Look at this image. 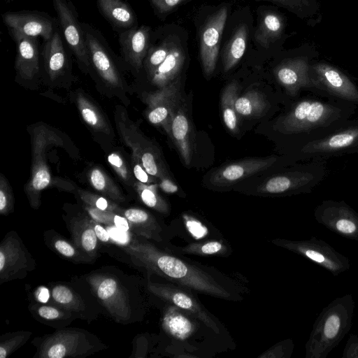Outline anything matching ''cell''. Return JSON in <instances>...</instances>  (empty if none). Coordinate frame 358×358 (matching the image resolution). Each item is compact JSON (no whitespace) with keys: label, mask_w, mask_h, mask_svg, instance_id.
Listing matches in <instances>:
<instances>
[{"label":"cell","mask_w":358,"mask_h":358,"mask_svg":"<svg viewBox=\"0 0 358 358\" xmlns=\"http://www.w3.org/2000/svg\"><path fill=\"white\" fill-rule=\"evenodd\" d=\"M140 237H134L122 245V250L135 266L190 291L223 299L231 298L230 292L208 273Z\"/></svg>","instance_id":"obj_1"},{"label":"cell","mask_w":358,"mask_h":358,"mask_svg":"<svg viewBox=\"0 0 358 358\" xmlns=\"http://www.w3.org/2000/svg\"><path fill=\"white\" fill-rule=\"evenodd\" d=\"M357 108L354 103L310 93L295 101L274 127L282 136L295 139L297 145L335 130L350 120Z\"/></svg>","instance_id":"obj_2"},{"label":"cell","mask_w":358,"mask_h":358,"mask_svg":"<svg viewBox=\"0 0 358 358\" xmlns=\"http://www.w3.org/2000/svg\"><path fill=\"white\" fill-rule=\"evenodd\" d=\"M102 308L116 322L130 324L138 320L140 294L137 280L114 266H104L80 277Z\"/></svg>","instance_id":"obj_3"},{"label":"cell","mask_w":358,"mask_h":358,"mask_svg":"<svg viewBox=\"0 0 358 358\" xmlns=\"http://www.w3.org/2000/svg\"><path fill=\"white\" fill-rule=\"evenodd\" d=\"M355 307L353 295L348 294L323 308L306 342V358H327L351 329Z\"/></svg>","instance_id":"obj_4"},{"label":"cell","mask_w":358,"mask_h":358,"mask_svg":"<svg viewBox=\"0 0 358 358\" xmlns=\"http://www.w3.org/2000/svg\"><path fill=\"white\" fill-rule=\"evenodd\" d=\"M33 343L36 348L34 357L38 358H84L108 348L90 331L67 327L36 338Z\"/></svg>","instance_id":"obj_5"},{"label":"cell","mask_w":358,"mask_h":358,"mask_svg":"<svg viewBox=\"0 0 358 358\" xmlns=\"http://www.w3.org/2000/svg\"><path fill=\"white\" fill-rule=\"evenodd\" d=\"M358 153V119H350L335 130L297 144L294 155L299 160L327 159Z\"/></svg>","instance_id":"obj_6"},{"label":"cell","mask_w":358,"mask_h":358,"mask_svg":"<svg viewBox=\"0 0 358 358\" xmlns=\"http://www.w3.org/2000/svg\"><path fill=\"white\" fill-rule=\"evenodd\" d=\"M89 52L92 73L106 87L123 91L126 84L118 59L102 33L89 23L81 22Z\"/></svg>","instance_id":"obj_7"},{"label":"cell","mask_w":358,"mask_h":358,"mask_svg":"<svg viewBox=\"0 0 358 358\" xmlns=\"http://www.w3.org/2000/svg\"><path fill=\"white\" fill-rule=\"evenodd\" d=\"M327 173V160H310L269 178L258 187V192L268 194H308L322 182Z\"/></svg>","instance_id":"obj_8"},{"label":"cell","mask_w":358,"mask_h":358,"mask_svg":"<svg viewBox=\"0 0 358 358\" xmlns=\"http://www.w3.org/2000/svg\"><path fill=\"white\" fill-rule=\"evenodd\" d=\"M59 139L56 132L44 125L36 126L31 131V172L24 190L34 209L40 207L41 192L51 182L46 162L47 149L53 144H58Z\"/></svg>","instance_id":"obj_9"},{"label":"cell","mask_w":358,"mask_h":358,"mask_svg":"<svg viewBox=\"0 0 358 358\" xmlns=\"http://www.w3.org/2000/svg\"><path fill=\"white\" fill-rule=\"evenodd\" d=\"M51 304L73 313L78 319L88 322L96 320L103 309L86 282L80 278L69 282L50 285Z\"/></svg>","instance_id":"obj_10"},{"label":"cell","mask_w":358,"mask_h":358,"mask_svg":"<svg viewBox=\"0 0 358 358\" xmlns=\"http://www.w3.org/2000/svg\"><path fill=\"white\" fill-rule=\"evenodd\" d=\"M310 76V93L343 100L358 106V86L337 67L325 62L311 64Z\"/></svg>","instance_id":"obj_11"},{"label":"cell","mask_w":358,"mask_h":358,"mask_svg":"<svg viewBox=\"0 0 358 358\" xmlns=\"http://www.w3.org/2000/svg\"><path fill=\"white\" fill-rule=\"evenodd\" d=\"M273 243L291 252L310 259L337 276L350 268L349 259L336 250L326 241L315 236L307 240L277 239Z\"/></svg>","instance_id":"obj_12"},{"label":"cell","mask_w":358,"mask_h":358,"mask_svg":"<svg viewBox=\"0 0 358 358\" xmlns=\"http://www.w3.org/2000/svg\"><path fill=\"white\" fill-rule=\"evenodd\" d=\"M64 38L85 73L92 75L85 36L77 10L69 0H52Z\"/></svg>","instance_id":"obj_13"},{"label":"cell","mask_w":358,"mask_h":358,"mask_svg":"<svg viewBox=\"0 0 358 358\" xmlns=\"http://www.w3.org/2000/svg\"><path fill=\"white\" fill-rule=\"evenodd\" d=\"M35 268V261L15 231L8 232L0 244V283L23 279Z\"/></svg>","instance_id":"obj_14"},{"label":"cell","mask_w":358,"mask_h":358,"mask_svg":"<svg viewBox=\"0 0 358 358\" xmlns=\"http://www.w3.org/2000/svg\"><path fill=\"white\" fill-rule=\"evenodd\" d=\"M315 220L331 231L352 241H358V213L344 201L327 199L313 212Z\"/></svg>","instance_id":"obj_15"},{"label":"cell","mask_w":358,"mask_h":358,"mask_svg":"<svg viewBox=\"0 0 358 358\" xmlns=\"http://www.w3.org/2000/svg\"><path fill=\"white\" fill-rule=\"evenodd\" d=\"M147 289L153 295L173 305L192 317L200 320L214 332L219 334L216 322L208 314L190 290L173 284L148 281Z\"/></svg>","instance_id":"obj_16"},{"label":"cell","mask_w":358,"mask_h":358,"mask_svg":"<svg viewBox=\"0 0 358 358\" xmlns=\"http://www.w3.org/2000/svg\"><path fill=\"white\" fill-rule=\"evenodd\" d=\"M180 78L157 91L148 94L145 97L148 105L146 115L148 121L161 126L167 134H171L172 119L178 109Z\"/></svg>","instance_id":"obj_17"},{"label":"cell","mask_w":358,"mask_h":358,"mask_svg":"<svg viewBox=\"0 0 358 358\" xmlns=\"http://www.w3.org/2000/svg\"><path fill=\"white\" fill-rule=\"evenodd\" d=\"M2 18L8 29L28 36H41L44 41L50 38L59 27L55 18L37 10L9 11L2 14Z\"/></svg>","instance_id":"obj_18"},{"label":"cell","mask_w":358,"mask_h":358,"mask_svg":"<svg viewBox=\"0 0 358 358\" xmlns=\"http://www.w3.org/2000/svg\"><path fill=\"white\" fill-rule=\"evenodd\" d=\"M8 29L16 45V78L24 84H34L39 78L41 71L40 50L37 38Z\"/></svg>","instance_id":"obj_19"},{"label":"cell","mask_w":358,"mask_h":358,"mask_svg":"<svg viewBox=\"0 0 358 358\" xmlns=\"http://www.w3.org/2000/svg\"><path fill=\"white\" fill-rule=\"evenodd\" d=\"M227 8L222 7L208 17L200 38V57L203 72L210 76L216 67L220 43L227 19Z\"/></svg>","instance_id":"obj_20"},{"label":"cell","mask_w":358,"mask_h":358,"mask_svg":"<svg viewBox=\"0 0 358 358\" xmlns=\"http://www.w3.org/2000/svg\"><path fill=\"white\" fill-rule=\"evenodd\" d=\"M310 64L306 57H295L286 59L275 67L276 80L289 97L299 98L303 90L310 92Z\"/></svg>","instance_id":"obj_21"},{"label":"cell","mask_w":358,"mask_h":358,"mask_svg":"<svg viewBox=\"0 0 358 358\" xmlns=\"http://www.w3.org/2000/svg\"><path fill=\"white\" fill-rule=\"evenodd\" d=\"M120 53L124 62L134 73H140L151 41V28L136 27L118 35Z\"/></svg>","instance_id":"obj_22"},{"label":"cell","mask_w":358,"mask_h":358,"mask_svg":"<svg viewBox=\"0 0 358 358\" xmlns=\"http://www.w3.org/2000/svg\"><path fill=\"white\" fill-rule=\"evenodd\" d=\"M41 56L43 71L50 82L55 83L71 76L70 56L58 28L50 38L44 41Z\"/></svg>","instance_id":"obj_23"},{"label":"cell","mask_w":358,"mask_h":358,"mask_svg":"<svg viewBox=\"0 0 358 358\" xmlns=\"http://www.w3.org/2000/svg\"><path fill=\"white\" fill-rule=\"evenodd\" d=\"M278 158L275 157H254L228 164L214 171L210 178L211 184L216 187L229 186L253 174L272 166Z\"/></svg>","instance_id":"obj_24"},{"label":"cell","mask_w":358,"mask_h":358,"mask_svg":"<svg viewBox=\"0 0 358 358\" xmlns=\"http://www.w3.org/2000/svg\"><path fill=\"white\" fill-rule=\"evenodd\" d=\"M71 242L85 255L94 262L98 256L99 239L94 231L92 219L85 214H78L66 221Z\"/></svg>","instance_id":"obj_25"},{"label":"cell","mask_w":358,"mask_h":358,"mask_svg":"<svg viewBox=\"0 0 358 358\" xmlns=\"http://www.w3.org/2000/svg\"><path fill=\"white\" fill-rule=\"evenodd\" d=\"M99 13L118 34L138 27L136 15L124 0H96Z\"/></svg>","instance_id":"obj_26"},{"label":"cell","mask_w":358,"mask_h":358,"mask_svg":"<svg viewBox=\"0 0 358 358\" xmlns=\"http://www.w3.org/2000/svg\"><path fill=\"white\" fill-rule=\"evenodd\" d=\"M185 58L183 49L173 40L166 59L148 78L151 84L160 89L176 80L179 78Z\"/></svg>","instance_id":"obj_27"},{"label":"cell","mask_w":358,"mask_h":358,"mask_svg":"<svg viewBox=\"0 0 358 358\" xmlns=\"http://www.w3.org/2000/svg\"><path fill=\"white\" fill-rule=\"evenodd\" d=\"M170 137L182 161L189 166L192 160L194 143L190 122L182 108L177 110L172 119Z\"/></svg>","instance_id":"obj_28"},{"label":"cell","mask_w":358,"mask_h":358,"mask_svg":"<svg viewBox=\"0 0 358 358\" xmlns=\"http://www.w3.org/2000/svg\"><path fill=\"white\" fill-rule=\"evenodd\" d=\"M121 215L127 220L129 231L136 236L156 241H161V227L146 210L138 208H123Z\"/></svg>","instance_id":"obj_29"},{"label":"cell","mask_w":358,"mask_h":358,"mask_svg":"<svg viewBox=\"0 0 358 358\" xmlns=\"http://www.w3.org/2000/svg\"><path fill=\"white\" fill-rule=\"evenodd\" d=\"M75 101L84 122L95 131L113 136V131L101 109L83 92L77 91Z\"/></svg>","instance_id":"obj_30"},{"label":"cell","mask_w":358,"mask_h":358,"mask_svg":"<svg viewBox=\"0 0 358 358\" xmlns=\"http://www.w3.org/2000/svg\"><path fill=\"white\" fill-rule=\"evenodd\" d=\"M189 314L171 305L164 312L162 327L164 331L178 340H185L195 331L194 322Z\"/></svg>","instance_id":"obj_31"},{"label":"cell","mask_w":358,"mask_h":358,"mask_svg":"<svg viewBox=\"0 0 358 358\" xmlns=\"http://www.w3.org/2000/svg\"><path fill=\"white\" fill-rule=\"evenodd\" d=\"M31 303L29 309L32 315L43 324L60 329L78 319L77 316L69 310L51 303Z\"/></svg>","instance_id":"obj_32"},{"label":"cell","mask_w":358,"mask_h":358,"mask_svg":"<svg viewBox=\"0 0 358 358\" xmlns=\"http://www.w3.org/2000/svg\"><path fill=\"white\" fill-rule=\"evenodd\" d=\"M284 29L282 17L275 13L268 12L263 16L255 38L259 45L268 48L281 36Z\"/></svg>","instance_id":"obj_33"},{"label":"cell","mask_w":358,"mask_h":358,"mask_svg":"<svg viewBox=\"0 0 358 358\" xmlns=\"http://www.w3.org/2000/svg\"><path fill=\"white\" fill-rule=\"evenodd\" d=\"M46 245L60 256L74 263H91L92 261L82 253L71 241H68L54 230L44 234Z\"/></svg>","instance_id":"obj_34"},{"label":"cell","mask_w":358,"mask_h":358,"mask_svg":"<svg viewBox=\"0 0 358 358\" xmlns=\"http://www.w3.org/2000/svg\"><path fill=\"white\" fill-rule=\"evenodd\" d=\"M87 178L92 187L104 196L116 203L125 201V196L118 185L101 168L95 166L91 169Z\"/></svg>","instance_id":"obj_35"},{"label":"cell","mask_w":358,"mask_h":358,"mask_svg":"<svg viewBox=\"0 0 358 358\" xmlns=\"http://www.w3.org/2000/svg\"><path fill=\"white\" fill-rule=\"evenodd\" d=\"M248 38L247 27L241 24L234 32L227 43L223 54V66L224 72L234 68L243 56Z\"/></svg>","instance_id":"obj_36"},{"label":"cell","mask_w":358,"mask_h":358,"mask_svg":"<svg viewBox=\"0 0 358 358\" xmlns=\"http://www.w3.org/2000/svg\"><path fill=\"white\" fill-rule=\"evenodd\" d=\"M238 86L236 82L229 83L224 89L221 96V107L224 123L231 132L238 131V117L236 110V101L238 99Z\"/></svg>","instance_id":"obj_37"},{"label":"cell","mask_w":358,"mask_h":358,"mask_svg":"<svg viewBox=\"0 0 358 358\" xmlns=\"http://www.w3.org/2000/svg\"><path fill=\"white\" fill-rule=\"evenodd\" d=\"M269 106L264 95L257 90H250L236 99L237 113L243 117L261 115Z\"/></svg>","instance_id":"obj_38"},{"label":"cell","mask_w":358,"mask_h":358,"mask_svg":"<svg viewBox=\"0 0 358 358\" xmlns=\"http://www.w3.org/2000/svg\"><path fill=\"white\" fill-rule=\"evenodd\" d=\"M172 39L166 38L162 41L152 43L150 41V48L147 55L143 61V68L147 78H149L164 61L170 50Z\"/></svg>","instance_id":"obj_39"},{"label":"cell","mask_w":358,"mask_h":358,"mask_svg":"<svg viewBox=\"0 0 358 358\" xmlns=\"http://www.w3.org/2000/svg\"><path fill=\"white\" fill-rule=\"evenodd\" d=\"M158 186L157 183L148 185L136 180L133 188L145 206L159 213H166L169 211V206L158 194Z\"/></svg>","instance_id":"obj_40"},{"label":"cell","mask_w":358,"mask_h":358,"mask_svg":"<svg viewBox=\"0 0 358 358\" xmlns=\"http://www.w3.org/2000/svg\"><path fill=\"white\" fill-rule=\"evenodd\" d=\"M87 215L94 221L107 226L114 227L124 231H129V224L122 215L115 212L102 210L94 207L84 205Z\"/></svg>","instance_id":"obj_41"},{"label":"cell","mask_w":358,"mask_h":358,"mask_svg":"<svg viewBox=\"0 0 358 358\" xmlns=\"http://www.w3.org/2000/svg\"><path fill=\"white\" fill-rule=\"evenodd\" d=\"M28 331H18L3 334L0 338V358H7L22 347L31 337Z\"/></svg>","instance_id":"obj_42"},{"label":"cell","mask_w":358,"mask_h":358,"mask_svg":"<svg viewBox=\"0 0 358 358\" xmlns=\"http://www.w3.org/2000/svg\"><path fill=\"white\" fill-rule=\"evenodd\" d=\"M77 192L80 200L85 205L102 210L112 211L120 215L122 213L123 208L117 203L104 196H100L81 189H78Z\"/></svg>","instance_id":"obj_43"},{"label":"cell","mask_w":358,"mask_h":358,"mask_svg":"<svg viewBox=\"0 0 358 358\" xmlns=\"http://www.w3.org/2000/svg\"><path fill=\"white\" fill-rule=\"evenodd\" d=\"M107 160L120 179L127 186L134 187L136 180L123 157L119 152H113L108 155Z\"/></svg>","instance_id":"obj_44"},{"label":"cell","mask_w":358,"mask_h":358,"mask_svg":"<svg viewBox=\"0 0 358 358\" xmlns=\"http://www.w3.org/2000/svg\"><path fill=\"white\" fill-rule=\"evenodd\" d=\"M14 196L12 188L3 175L0 176V213L8 215L13 212Z\"/></svg>","instance_id":"obj_45"},{"label":"cell","mask_w":358,"mask_h":358,"mask_svg":"<svg viewBox=\"0 0 358 358\" xmlns=\"http://www.w3.org/2000/svg\"><path fill=\"white\" fill-rule=\"evenodd\" d=\"M224 249V245L218 241H209L201 244H192L183 250L188 253L199 255H213Z\"/></svg>","instance_id":"obj_46"},{"label":"cell","mask_w":358,"mask_h":358,"mask_svg":"<svg viewBox=\"0 0 358 358\" xmlns=\"http://www.w3.org/2000/svg\"><path fill=\"white\" fill-rule=\"evenodd\" d=\"M130 166L135 178L139 182L150 185L156 183L159 180L157 178L147 172L139 159L135 155H131Z\"/></svg>","instance_id":"obj_47"},{"label":"cell","mask_w":358,"mask_h":358,"mask_svg":"<svg viewBox=\"0 0 358 358\" xmlns=\"http://www.w3.org/2000/svg\"><path fill=\"white\" fill-rule=\"evenodd\" d=\"M184 218L188 230L194 237L201 238L207 234L206 228L195 218L187 215H185Z\"/></svg>","instance_id":"obj_48"},{"label":"cell","mask_w":358,"mask_h":358,"mask_svg":"<svg viewBox=\"0 0 358 358\" xmlns=\"http://www.w3.org/2000/svg\"><path fill=\"white\" fill-rule=\"evenodd\" d=\"M342 358H358V336L354 334L349 335L345 345Z\"/></svg>","instance_id":"obj_49"},{"label":"cell","mask_w":358,"mask_h":358,"mask_svg":"<svg viewBox=\"0 0 358 358\" xmlns=\"http://www.w3.org/2000/svg\"><path fill=\"white\" fill-rule=\"evenodd\" d=\"M152 6L160 13H168L185 0H150Z\"/></svg>","instance_id":"obj_50"},{"label":"cell","mask_w":358,"mask_h":358,"mask_svg":"<svg viewBox=\"0 0 358 358\" xmlns=\"http://www.w3.org/2000/svg\"><path fill=\"white\" fill-rule=\"evenodd\" d=\"M92 224L99 241L103 243H113V239L110 238L108 231L101 225V224L92 219Z\"/></svg>","instance_id":"obj_51"},{"label":"cell","mask_w":358,"mask_h":358,"mask_svg":"<svg viewBox=\"0 0 358 358\" xmlns=\"http://www.w3.org/2000/svg\"><path fill=\"white\" fill-rule=\"evenodd\" d=\"M159 187L166 193L172 194L178 191V187L172 181L169 176H166L161 178L159 180Z\"/></svg>","instance_id":"obj_52"},{"label":"cell","mask_w":358,"mask_h":358,"mask_svg":"<svg viewBox=\"0 0 358 358\" xmlns=\"http://www.w3.org/2000/svg\"><path fill=\"white\" fill-rule=\"evenodd\" d=\"M291 10H295L305 4L308 0H268Z\"/></svg>","instance_id":"obj_53"},{"label":"cell","mask_w":358,"mask_h":358,"mask_svg":"<svg viewBox=\"0 0 358 358\" xmlns=\"http://www.w3.org/2000/svg\"><path fill=\"white\" fill-rule=\"evenodd\" d=\"M4 1H8V0H4Z\"/></svg>","instance_id":"obj_54"}]
</instances>
